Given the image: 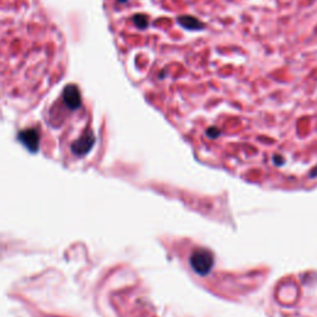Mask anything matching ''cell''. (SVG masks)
Wrapping results in <instances>:
<instances>
[{"instance_id": "1", "label": "cell", "mask_w": 317, "mask_h": 317, "mask_svg": "<svg viewBox=\"0 0 317 317\" xmlns=\"http://www.w3.org/2000/svg\"><path fill=\"white\" fill-rule=\"evenodd\" d=\"M215 264V257L210 249L196 248L190 255V265L197 275H207Z\"/></svg>"}, {"instance_id": "2", "label": "cell", "mask_w": 317, "mask_h": 317, "mask_svg": "<svg viewBox=\"0 0 317 317\" xmlns=\"http://www.w3.org/2000/svg\"><path fill=\"white\" fill-rule=\"evenodd\" d=\"M177 24L189 31H200L205 29V24L192 15H180L176 19Z\"/></svg>"}, {"instance_id": "3", "label": "cell", "mask_w": 317, "mask_h": 317, "mask_svg": "<svg viewBox=\"0 0 317 317\" xmlns=\"http://www.w3.org/2000/svg\"><path fill=\"white\" fill-rule=\"evenodd\" d=\"M133 22L140 30H145L149 26V17L144 14H135L133 16Z\"/></svg>"}, {"instance_id": "4", "label": "cell", "mask_w": 317, "mask_h": 317, "mask_svg": "<svg viewBox=\"0 0 317 317\" xmlns=\"http://www.w3.org/2000/svg\"><path fill=\"white\" fill-rule=\"evenodd\" d=\"M206 135L211 139H217L221 135V130L216 127H210L206 130Z\"/></svg>"}, {"instance_id": "5", "label": "cell", "mask_w": 317, "mask_h": 317, "mask_svg": "<svg viewBox=\"0 0 317 317\" xmlns=\"http://www.w3.org/2000/svg\"><path fill=\"white\" fill-rule=\"evenodd\" d=\"M310 176L311 177H317V165L315 166V169H313V171H311Z\"/></svg>"}, {"instance_id": "6", "label": "cell", "mask_w": 317, "mask_h": 317, "mask_svg": "<svg viewBox=\"0 0 317 317\" xmlns=\"http://www.w3.org/2000/svg\"><path fill=\"white\" fill-rule=\"evenodd\" d=\"M118 1H120V2H125V1H128V0H118Z\"/></svg>"}]
</instances>
